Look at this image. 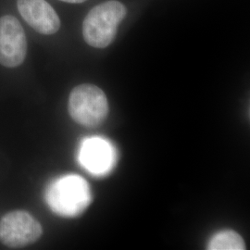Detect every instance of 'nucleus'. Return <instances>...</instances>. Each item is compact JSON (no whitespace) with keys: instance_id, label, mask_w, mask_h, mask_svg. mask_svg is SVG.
I'll return each mask as SVG.
<instances>
[{"instance_id":"nucleus-1","label":"nucleus","mask_w":250,"mask_h":250,"mask_svg":"<svg viewBox=\"0 0 250 250\" xmlns=\"http://www.w3.org/2000/svg\"><path fill=\"white\" fill-rule=\"evenodd\" d=\"M127 15V9L117 0L99 4L90 10L83 22V36L88 45L105 48L115 37L119 25Z\"/></svg>"},{"instance_id":"nucleus-2","label":"nucleus","mask_w":250,"mask_h":250,"mask_svg":"<svg viewBox=\"0 0 250 250\" xmlns=\"http://www.w3.org/2000/svg\"><path fill=\"white\" fill-rule=\"evenodd\" d=\"M45 199L56 214L72 218L83 213L89 207L92 193L84 179L78 175H67L49 186Z\"/></svg>"},{"instance_id":"nucleus-3","label":"nucleus","mask_w":250,"mask_h":250,"mask_svg":"<svg viewBox=\"0 0 250 250\" xmlns=\"http://www.w3.org/2000/svg\"><path fill=\"white\" fill-rule=\"evenodd\" d=\"M69 113L72 120L84 127L101 125L108 114V103L103 90L97 85L83 83L72 90Z\"/></svg>"},{"instance_id":"nucleus-4","label":"nucleus","mask_w":250,"mask_h":250,"mask_svg":"<svg viewBox=\"0 0 250 250\" xmlns=\"http://www.w3.org/2000/svg\"><path fill=\"white\" fill-rule=\"evenodd\" d=\"M42 233L40 223L24 210L10 211L0 221V242L10 249L32 245Z\"/></svg>"},{"instance_id":"nucleus-5","label":"nucleus","mask_w":250,"mask_h":250,"mask_svg":"<svg viewBox=\"0 0 250 250\" xmlns=\"http://www.w3.org/2000/svg\"><path fill=\"white\" fill-rule=\"evenodd\" d=\"M27 39L18 19L12 15L0 18V64L15 68L24 62Z\"/></svg>"},{"instance_id":"nucleus-6","label":"nucleus","mask_w":250,"mask_h":250,"mask_svg":"<svg viewBox=\"0 0 250 250\" xmlns=\"http://www.w3.org/2000/svg\"><path fill=\"white\" fill-rule=\"evenodd\" d=\"M79 160L81 164L93 174L104 175L113 169L116 152L105 139L93 137L83 142Z\"/></svg>"},{"instance_id":"nucleus-7","label":"nucleus","mask_w":250,"mask_h":250,"mask_svg":"<svg viewBox=\"0 0 250 250\" xmlns=\"http://www.w3.org/2000/svg\"><path fill=\"white\" fill-rule=\"evenodd\" d=\"M17 7L21 16L37 33L50 36L60 30L61 20L45 0H17Z\"/></svg>"},{"instance_id":"nucleus-8","label":"nucleus","mask_w":250,"mask_h":250,"mask_svg":"<svg viewBox=\"0 0 250 250\" xmlns=\"http://www.w3.org/2000/svg\"><path fill=\"white\" fill-rule=\"evenodd\" d=\"M209 250H245L246 244L241 235L232 230L216 232L208 244Z\"/></svg>"},{"instance_id":"nucleus-9","label":"nucleus","mask_w":250,"mask_h":250,"mask_svg":"<svg viewBox=\"0 0 250 250\" xmlns=\"http://www.w3.org/2000/svg\"><path fill=\"white\" fill-rule=\"evenodd\" d=\"M63 2H67V3H73V4H78V3H83L85 2L86 0H61Z\"/></svg>"}]
</instances>
